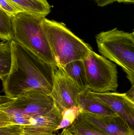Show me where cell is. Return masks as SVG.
I'll return each mask as SVG.
<instances>
[{"label": "cell", "instance_id": "cell-1", "mask_svg": "<svg viewBox=\"0 0 134 135\" xmlns=\"http://www.w3.org/2000/svg\"><path fill=\"white\" fill-rule=\"evenodd\" d=\"M12 63L2 81L6 96L15 98L30 91L50 94L52 90L56 66L49 64L15 40L11 41Z\"/></svg>", "mask_w": 134, "mask_h": 135}, {"label": "cell", "instance_id": "cell-2", "mask_svg": "<svg viewBox=\"0 0 134 135\" xmlns=\"http://www.w3.org/2000/svg\"><path fill=\"white\" fill-rule=\"evenodd\" d=\"M42 26L57 67L63 68L71 62L83 60L93 51L89 44L77 37L63 23L45 17Z\"/></svg>", "mask_w": 134, "mask_h": 135}, {"label": "cell", "instance_id": "cell-3", "mask_svg": "<svg viewBox=\"0 0 134 135\" xmlns=\"http://www.w3.org/2000/svg\"><path fill=\"white\" fill-rule=\"evenodd\" d=\"M44 17L25 12L13 17L15 40L44 61L57 66L42 27Z\"/></svg>", "mask_w": 134, "mask_h": 135}, {"label": "cell", "instance_id": "cell-4", "mask_svg": "<svg viewBox=\"0 0 134 135\" xmlns=\"http://www.w3.org/2000/svg\"><path fill=\"white\" fill-rule=\"evenodd\" d=\"M99 53L122 68L134 85V35L116 28L96 36Z\"/></svg>", "mask_w": 134, "mask_h": 135}, {"label": "cell", "instance_id": "cell-5", "mask_svg": "<svg viewBox=\"0 0 134 135\" xmlns=\"http://www.w3.org/2000/svg\"><path fill=\"white\" fill-rule=\"evenodd\" d=\"M83 62L89 89L98 93L116 91L119 83L118 71L115 64L93 51Z\"/></svg>", "mask_w": 134, "mask_h": 135}, {"label": "cell", "instance_id": "cell-6", "mask_svg": "<svg viewBox=\"0 0 134 135\" xmlns=\"http://www.w3.org/2000/svg\"><path fill=\"white\" fill-rule=\"evenodd\" d=\"M55 105L50 95L37 91H29L15 98L5 95L0 98V108H10L32 117L48 112Z\"/></svg>", "mask_w": 134, "mask_h": 135}, {"label": "cell", "instance_id": "cell-7", "mask_svg": "<svg viewBox=\"0 0 134 135\" xmlns=\"http://www.w3.org/2000/svg\"><path fill=\"white\" fill-rule=\"evenodd\" d=\"M81 92L62 68L55 67L53 88L50 95L61 112L78 106Z\"/></svg>", "mask_w": 134, "mask_h": 135}, {"label": "cell", "instance_id": "cell-8", "mask_svg": "<svg viewBox=\"0 0 134 135\" xmlns=\"http://www.w3.org/2000/svg\"><path fill=\"white\" fill-rule=\"evenodd\" d=\"M90 91L94 97L110 107L134 131V103L127 97L126 93H98Z\"/></svg>", "mask_w": 134, "mask_h": 135}, {"label": "cell", "instance_id": "cell-9", "mask_svg": "<svg viewBox=\"0 0 134 135\" xmlns=\"http://www.w3.org/2000/svg\"><path fill=\"white\" fill-rule=\"evenodd\" d=\"M80 114L91 125L108 134L130 135L131 128L119 115L100 116L83 112Z\"/></svg>", "mask_w": 134, "mask_h": 135}, {"label": "cell", "instance_id": "cell-10", "mask_svg": "<svg viewBox=\"0 0 134 135\" xmlns=\"http://www.w3.org/2000/svg\"><path fill=\"white\" fill-rule=\"evenodd\" d=\"M78 106L82 112L100 116L114 117L119 115L110 107L92 95L89 89L81 91L78 99Z\"/></svg>", "mask_w": 134, "mask_h": 135}, {"label": "cell", "instance_id": "cell-11", "mask_svg": "<svg viewBox=\"0 0 134 135\" xmlns=\"http://www.w3.org/2000/svg\"><path fill=\"white\" fill-rule=\"evenodd\" d=\"M62 119L61 111L55 104L51 110L43 115L33 117L30 125L26 126L54 132Z\"/></svg>", "mask_w": 134, "mask_h": 135}, {"label": "cell", "instance_id": "cell-12", "mask_svg": "<svg viewBox=\"0 0 134 135\" xmlns=\"http://www.w3.org/2000/svg\"><path fill=\"white\" fill-rule=\"evenodd\" d=\"M62 68L68 76L81 91L88 89L83 60L71 62Z\"/></svg>", "mask_w": 134, "mask_h": 135}, {"label": "cell", "instance_id": "cell-13", "mask_svg": "<svg viewBox=\"0 0 134 135\" xmlns=\"http://www.w3.org/2000/svg\"><path fill=\"white\" fill-rule=\"evenodd\" d=\"M33 117L10 108H0V128L14 125H30Z\"/></svg>", "mask_w": 134, "mask_h": 135}, {"label": "cell", "instance_id": "cell-14", "mask_svg": "<svg viewBox=\"0 0 134 135\" xmlns=\"http://www.w3.org/2000/svg\"><path fill=\"white\" fill-rule=\"evenodd\" d=\"M25 12L46 17L51 12L47 0H11Z\"/></svg>", "mask_w": 134, "mask_h": 135}, {"label": "cell", "instance_id": "cell-15", "mask_svg": "<svg viewBox=\"0 0 134 135\" xmlns=\"http://www.w3.org/2000/svg\"><path fill=\"white\" fill-rule=\"evenodd\" d=\"M12 63L11 41L2 42L0 44V78L2 81L9 74Z\"/></svg>", "mask_w": 134, "mask_h": 135}, {"label": "cell", "instance_id": "cell-16", "mask_svg": "<svg viewBox=\"0 0 134 135\" xmlns=\"http://www.w3.org/2000/svg\"><path fill=\"white\" fill-rule=\"evenodd\" d=\"M68 128L76 135H110L91 125L80 113L73 123Z\"/></svg>", "mask_w": 134, "mask_h": 135}, {"label": "cell", "instance_id": "cell-17", "mask_svg": "<svg viewBox=\"0 0 134 135\" xmlns=\"http://www.w3.org/2000/svg\"><path fill=\"white\" fill-rule=\"evenodd\" d=\"M0 38L3 42L15 40L13 18L1 9H0Z\"/></svg>", "mask_w": 134, "mask_h": 135}, {"label": "cell", "instance_id": "cell-18", "mask_svg": "<svg viewBox=\"0 0 134 135\" xmlns=\"http://www.w3.org/2000/svg\"><path fill=\"white\" fill-rule=\"evenodd\" d=\"M82 111L78 106L65 109L61 112L62 119L56 131L60 129L68 128L74 122Z\"/></svg>", "mask_w": 134, "mask_h": 135}, {"label": "cell", "instance_id": "cell-19", "mask_svg": "<svg viewBox=\"0 0 134 135\" xmlns=\"http://www.w3.org/2000/svg\"><path fill=\"white\" fill-rule=\"evenodd\" d=\"M0 9L4 11L8 15L14 17L24 11L11 0H0Z\"/></svg>", "mask_w": 134, "mask_h": 135}, {"label": "cell", "instance_id": "cell-20", "mask_svg": "<svg viewBox=\"0 0 134 135\" xmlns=\"http://www.w3.org/2000/svg\"><path fill=\"white\" fill-rule=\"evenodd\" d=\"M24 128L21 125H14L0 128V135H24Z\"/></svg>", "mask_w": 134, "mask_h": 135}, {"label": "cell", "instance_id": "cell-21", "mask_svg": "<svg viewBox=\"0 0 134 135\" xmlns=\"http://www.w3.org/2000/svg\"><path fill=\"white\" fill-rule=\"evenodd\" d=\"M23 126L24 128V135H58L54 133V132L34 128L27 126Z\"/></svg>", "mask_w": 134, "mask_h": 135}, {"label": "cell", "instance_id": "cell-22", "mask_svg": "<svg viewBox=\"0 0 134 135\" xmlns=\"http://www.w3.org/2000/svg\"><path fill=\"white\" fill-rule=\"evenodd\" d=\"M98 5L100 7H104L110 4H112L119 0H94Z\"/></svg>", "mask_w": 134, "mask_h": 135}, {"label": "cell", "instance_id": "cell-23", "mask_svg": "<svg viewBox=\"0 0 134 135\" xmlns=\"http://www.w3.org/2000/svg\"><path fill=\"white\" fill-rule=\"evenodd\" d=\"M126 94L127 97L134 103V85H132L131 89L126 93Z\"/></svg>", "mask_w": 134, "mask_h": 135}, {"label": "cell", "instance_id": "cell-24", "mask_svg": "<svg viewBox=\"0 0 134 135\" xmlns=\"http://www.w3.org/2000/svg\"><path fill=\"white\" fill-rule=\"evenodd\" d=\"M58 135H76L73 134L68 128L63 129V131L60 134Z\"/></svg>", "mask_w": 134, "mask_h": 135}, {"label": "cell", "instance_id": "cell-25", "mask_svg": "<svg viewBox=\"0 0 134 135\" xmlns=\"http://www.w3.org/2000/svg\"><path fill=\"white\" fill-rule=\"evenodd\" d=\"M118 2L119 3L134 4V0H119Z\"/></svg>", "mask_w": 134, "mask_h": 135}, {"label": "cell", "instance_id": "cell-26", "mask_svg": "<svg viewBox=\"0 0 134 135\" xmlns=\"http://www.w3.org/2000/svg\"><path fill=\"white\" fill-rule=\"evenodd\" d=\"M130 135H134V131L130 129Z\"/></svg>", "mask_w": 134, "mask_h": 135}, {"label": "cell", "instance_id": "cell-27", "mask_svg": "<svg viewBox=\"0 0 134 135\" xmlns=\"http://www.w3.org/2000/svg\"><path fill=\"white\" fill-rule=\"evenodd\" d=\"M133 33L134 35V31H133Z\"/></svg>", "mask_w": 134, "mask_h": 135}, {"label": "cell", "instance_id": "cell-28", "mask_svg": "<svg viewBox=\"0 0 134 135\" xmlns=\"http://www.w3.org/2000/svg\"></svg>", "mask_w": 134, "mask_h": 135}]
</instances>
